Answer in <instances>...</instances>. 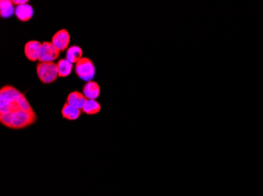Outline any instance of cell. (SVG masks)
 Listing matches in <instances>:
<instances>
[{"instance_id":"obj_5","label":"cell","mask_w":263,"mask_h":196,"mask_svg":"<svg viewBox=\"0 0 263 196\" xmlns=\"http://www.w3.org/2000/svg\"><path fill=\"white\" fill-rule=\"evenodd\" d=\"M52 43L56 46L60 52L67 50L70 43V35L66 29H61L55 33L52 37Z\"/></svg>"},{"instance_id":"obj_13","label":"cell","mask_w":263,"mask_h":196,"mask_svg":"<svg viewBox=\"0 0 263 196\" xmlns=\"http://www.w3.org/2000/svg\"><path fill=\"white\" fill-rule=\"evenodd\" d=\"M57 68H58V77L66 78L70 76L72 72L73 64L66 58L60 59L57 62Z\"/></svg>"},{"instance_id":"obj_10","label":"cell","mask_w":263,"mask_h":196,"mask_svg":"<svg viewBox=\"0 0 263 196\" xmlns=\"http://www.w3.org/2000/svg\"><path fill=\"white\" fill-rule=\"evenodd\" d=\"M87 100L88 99L84 97L82 93L79 92V91H73V92L70 93L67 96L66 102L70 104V105L75 107L76 109L82 110Z\"/></svg>"},{"instance_id":"obj_1","label":"cell","mask_w":263,"mask_h":196,"mask_svg":"<svg viewBox=\"0 0 263 196\" xmlns=\"http://www.w3.org/2000/svg\"><path fill=\"white\" fill-rule=\"evenodd\" d=\"M37 121V114L24 93L15 86L0 89V123L12 130L28 128Z\"/></svg>"},{"instance_id":"obj_4","label":"cell","mask_w":263,"mask_h":196,"mask_svg":"<svg viewBox=\"0 0 263 196\" xmlns=\"http://www.w3.org/2000/svg\"><path fill=\"white\" fill-rule=\"evenodd\" d=\"M59 49L52 42H43L39 53V62H54L59 57Z\"/></svg>"},{"instance_id":"obj_2","label":"cell","mask_w":263,"mask_h":196,"mask_svg":"<svg viewBox=\"0 0 263 196\" xmlns=\"http://www.w3.org/2000/svg\"><path fill=\"white\" fill-rule=\"evenodd\" d=\"M37 75L42 83L52 84L58 80L57 64L55 62H39L37 66Z\"/></svg>"},{"instance_id":"obj_7","label":"cell","mask_w":263,"mask_h":196,"mask_svg":"<svg viewBox=\"0 0 263 196\" xmlns=\"http://www.w3.org/2000/svg\"><path fill=\"white\" fill-rule=\"evenodd\" d=\"M101 90L99 83L95 81H89L83 86V94L87 99L95 100L100 95Z\"/></svg>"},{"instance_id":"obj_12","label":"cell","mask_w":263,"mask_h":196,"mask_svg":"<svg viewBox=\"0 0 263 196\" xmlns=\"http://www.w3.org/2000/svg\"><path fill=\"white\" fill-rule=\"evenodd\" d=\"M15 13L14 3L11 0L0 1V16L2 18H9Z\"/></svg>"},{"instance_id":"obj_6","label":"cell","mask_w":263,"mask_h":196,"mask_svg":"<svg viewBox=\"0 0 263 196\" xmlns=\"http://www.w3.org/2000/svg\"><path fill=\"white\" fill-rule=\"evenodd\" d=\"M42 43L37 40H31L26 43L24 47V53L27 59L32 62L39 61Z\"/></svg>"},{"instance_id":"obj_8","label":"cell","mask_w":263,"mask_h":196,"mask_svg":"<svg viewBox=\"0 0 263 196\" xmlns=\"http://www.w3.org/2000/svg\"><path fill=\"white\" fill-rule=\"evenodd\" d=\"M15 15L19 21L21 22H27L33 18V15H34L33 7L30 4L16 6Z\"/></svg>"},{"instance_id":"obj_11","label":"cell","mask_w":263,"mask_h":196,"mask_svg":"<svg viewBox=\"0 0 263 196\" xmlns=\"http://www.w3.org/2000/svg\"><path fill=\"white\" fill-rule=\"evenodd\" d=\"M83 49L79 46L69 47L66 53V59L72 64H76L82 58Z\"/></svg>"},{"instance_id":"obj_14","label":"cell","mask_w":263,"mask_h":196,"mask_svg":"<svg viewBox=\"0 0 263 196\" xmlns=\"http://www.w3.org/2000/svg\"><path fill=\"white\" fill-rule=\"evenodd\" d=\"M101 104L96 100H87L82 112L88 115H95L100 113Z\"/></svg>"},{"instance_id":"obj_15","label":"cell","mask_w":263,"mask_h":196,"mask_svg":"<svg viewBox=\"0 0 263 196\" xmlns=\"http://www.w3.org/2000/svg\"><path fill=\"white\" fill-rule=\"evenodd\" d=\"M14 5L18 6H21V5L28 4L29 1L28 0H13L12 1Z\"/></svg>"},{"instance_id":"obj_3","label":"cell","mask_w":263,"mask_h":196,"mask_svg":"<svg viewBox=\"0 0 263 196\" xmlns=\"http://www.w3.org/2000/svg\"><path fill=\"white\" fill-rule=\"evenodd\" d=\"M95 66L89 57H82L75 65V73L80 80L89 82L95 76Z\"/></svg>"},{"instance_id":"obj_9","label":"cell","mask_w":263,"mask_h":196,"mask_svg":"<svg viewBox=\"0 0 263 196\" xmlns=\"http://www.w3.org/2000/svg\"><path fill=\"white\" fill-rule=\"evenodd\" d=\"M61 114H62V118L66 120L75 121L77 120L80 118V115L82 114V110L76 109L75 107L66 102L62 108Z\"/></svg>"}]
</instances>
